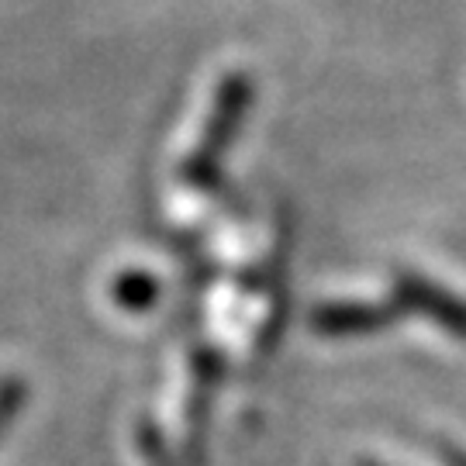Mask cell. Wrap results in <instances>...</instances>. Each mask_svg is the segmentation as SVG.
<instances>
[{
	"mask_svg": "<svg viewBox=\"0 0 466 466\" xmlns=\"http://www.w3.org/2000/svg\"><path fill=\"white\" fill-rule=\"evenodd\" d=\"M252 104V84L246 73H232L225 76L221 86L215 94V107L208 115V125L200 138L194 142V149L187 156L180 177L187 180V187H211L218 177V167H221V156L228 149V142L235 138L242 117Z\"/></svg>",
	"mask_w": 466,
	"mask_h": 466,
	"instance_id": "obj_1",
	"label": "cell"
},
{
	"mask_svg": "<svg viewBox=\"0 0 466 466\" xmlns=\"http://www.w3.org/2000/svg\"><path fill=\"white\" fill-rule=\"evenodd\" d=\"M390 321V311L380 308V304H360V300H335V304H321L315 315H311V325H315L321 335H360V332H373V329H383Z\"/></svg>",
	"mask_w": 466,
	"mask_h": 466,
	"instance_id": "obj_3",
	"label": "cell"
},
{
	"mask_svg": "<svg viewBox=\"0 0 466 466\" xmlns=\"http://www.w3.org/2000/svg\"><path fill=\"white\" fill-rule=\"evenodd\" d=\"M138 452H142L146 466H177V460L169 456L167 442H163V435L156 432L149 421L138 425Z\"/></svg>",
	"mask_w": 466,
	"mask_h": 466,
	"instance_id": "obj_5",
	"label": "cell"
},
{
	"mask_svg": "<svg viewBox=\"0 0 466 466\" xmlns=\"http://www.w3.org/2000/svg\"><path fill=\"white\" fill-rule=\"evenodd\" d=\"M25 394H28V387H25V380L15 377V373H7V377L0 380V435H4V429L15 421L17 411H21Z\"/></svg>",
	"mask_w": 466,
	"mask_h": 466,
	"instance_id": "obj_4",
	"label": "cell"
},
{
	"mask_svg": "<svg viewBox=\"0 0 466 466\" xmlns=\"http://www.w3.org/2000/svg\"><path fill=\"white\" fill-rule=\"evenodd\" d=\"M398 294L408 308H415L421 315H432L439 325H446L450 332L466 335V304L452 300L442 287L421 280L415 273H400L398 277Z\"/></svg>",
	"mask_w": 466,
	"mask_h": 466,
	"instance_id": "obj_2",
	"label": "cell"
}]
</instances>
